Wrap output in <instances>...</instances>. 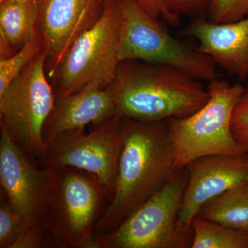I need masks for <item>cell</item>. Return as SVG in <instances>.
<instances>
[{
	"label": "cell",
	"mask_w": 248,
	"mask_h": 248,
	"mask_svg": "<svg viewBox=\"0 0 248 248\" xmlns=\"http://www.w3.org/2000/svg\"><path fill=\"white\" fill-rule=\"evenodd\" d=\"M174 170L167 121L144 122L123 118L122 147L110 202L95 232L112 231L148 200Z\"/></svg>",
	"instance_id": "cell-1"
},
{
	"label": "cell",
	"mask_w": 248,
	"mask_h": 248,
	"mask_svg": "<svg viewBox=\"0 0 248 248\" xmlns=\"http://www.w3.org/2000/svg\"><path fill=\"white\" fill-rule=\"evenodd\" d=\"M116 115L144 122L192 115L210 97L200 79L166 65L138 60L121 62L110 85Z\"/></svg>",
	"instance_id": "cell-2"
},
{
	"label": "cell",
	"mask_w": 248,
	"mask_h": 248,
	"mask_svg": "<svg viewBox=\"0 0 248 248\" xmlns=\"http://www.w3.org/2000/svg\"><path fill=\"white\" fill-rule=\"evenodd\" d=\"M108 196L92 174L73 168L53 169L41 221L45 248H98L95 226Z\"/></svg>",
	"instance_id": "cell-3"
},
{
	"label": "cell",
	"mask_w": 248,
	"mask_h": 248,
	"mask_svg": "<svg viewBox=\"0 0 248 248\" xmlns=\"http://www.w3.org/2000/svg\"><path fill=\"white\" fill-rule=\"evenodd\" d=\"M208 102L192 115L167 121L174 154V170L208 155L244 156L232 132L233 111L245 87L225 80L210 81Z\"/></svg>",
	"instance_id": "cell-4"
},
{
	"label": "cell",
	"mask_w": 248,
	"mask_h": 248,
	"mask_svg": "<svg viewBox=\"0 0 248 248\" xmlns=\"http://www.w3.org/2000/svg\"><path fill=\"white\" fill-rule=\"evenodd\" d=\"M184 169L175 170L159 190L117 228L95 232L98 248H185L192 232L178 227V216L187 184Z\"/></svg>",
	"instance_id": "cell-5"
},
{
	"label": "cell",
	"mask_w": 248,
	"mask_h": 248,
	"mask_svg": "<svg viewBox=\"0 0 248 248\" xmlns=\"http://www.w3.org/2000/svg\"><path fill=\"white\" fill-rule=\"evenodd\" d=\"M121 29L119 63L138 60L179 68L200 80L217 78L216 63L200 50L173 37L159 19L146 12L137 0H118Z\"/></svg>",
	"instance_id": "cell-6"
},
{
	"label": "cell",
	"mask_w": 248,
	"mask_h": 248,
	"mask_svg": "<svg viewBox=\"0 0 248 248\" xmlns=\"http://www.w3.org/2000/svg\"><path fill=\"white\" fill-rule=\"evenodd\" d=\"M121 29L118 0H106L102 13L74 41L57 68L56 97L78 92L90 83L110 86L117 66Z\"/></svg>",
	"instance_id": "cell-7"
},
{
	"label": "cell",
	"mask_w": 248,
	"mask_h": 248,
	"mask_svg": "<svg viewBox=\"0 0 248 248\" xmlns=\"http://www.w3.org/2000/svg\"><path fill=\"white\" fill-rule=\"evenodd\" d=\"M47 58L44 48L0 95V123L18 146L37 161L47 148L42 133L56 100L46 77Z\"/></svg>",
	"instance_id": "cell-8"
},
{
	"label": "cell",
	"mask_w": 248,
	"mask_h": 248,
	"mask_svg": "<svg viewBox=\"0 0 248 248\" xmlns=\"http://www.w3.org/2000/svg\"><path fill=\"white\" fill-rule=\"evenodd\" d=\"M122 120L115 115L97 124L89 133H75L47 146L38 163L51 169L73 168L92 174L111 197L122 147Z\"/></svg>",
	"instance_id": "cell-9"
},
{
	"label": "cell",
	"mask_w": 248,
	"mask_h": 248,
	"mask_svg": "<svg viewBox=\"0 0 248 248\" xmlns=\"http://www.w3.org/2000/svg\"><path fill=\"white\" fill-rule=\"evenodd\" d=\"M52 172L53 169L38 166L0 123L1 192L24 221V231L42 226Z\"/></svg>",
	"instance_id": "cell-10"
},
{
	"label": "cell",
	"mask_w": 248,
	"mask_h": 248,
	"mask_svg": "<svg viewBox=\"0 0 248 248\" xmlns=\"http://www.w3.org/2000/svg\"><path fill=\"white\" fill-rule=\"evenodd\" d=\"M187 180L178 216L179 229L192 232V222L210 201L248 182V156L208 155L187 166Z\"/></svg>",
	"instance_id": "cell-11"
},
{
	"label": "cell",
	"mask_w": 248,
	"mask_h": 248,
	"mask_svg": "<svg viewBox=\"0 0 248 248\" xmlns=\"http://www.w3.org/2000/svg\"><path fill=\"white\" fill-rule=\"evenodd\" d=\"M115 115L110 86L104 88L97 83H90L73 94L56 97L44 126V141L48 146L63 137L84 133L90 124L101 123Z\"/></svg>",
	"instance_id": "cell-12"
},
{
	"label": "cell",
	"mask_w": 248,
	"mask_h": 248,
	"mask_svg": "<svg viewBox=\"0 0 248 248\" xmlns=\"http://www.w3.org/2000/svg\"><path fill=\"white\" fill-rule=\"evenodd\" d=\"M91 0H37V30L55 74L74 41L91 25Z\"/></svg>",
	"instance_id": "cell-13"
},
{
	"label": "cell",
	"mask_w": 248,
	"mask_h": 248,
	"mask_svg": "<svg viewBox=\"0 0 248 248\" xmlns=\"http://www.w3.org/2000/svg\"><path fill=\"white\" fill-rule=\"evenodd\" d=\"M195 37L198 50L232 75L244 80L248 76V16L228 23H215L208 18L193 19L184 30Z\"/></svg>",
	"instance_id": "cell-14"
},
{
	"label": "cell",
	"mask_w": 248,
	"mask_h": 248,
	"mask_svg": "<svg viewBox=\"0 0 248 248\" xmlns=\"http://www.w3.org/2000/svg\"><path fill=\"white\" fill-rule=\"evenodd\" d=\"M37 0L0 3V56L8 58L37 33Z\"/></svg>",
	"instance_id": "cell-15"
},
{
	"label": "cell",
	"mask_w": 248,
	"mask_h": 248,
	"mask_svg": "<svg viewBox=\"0 0 248 248\" xmlns=\"http://www.w3.org/2000/svg\"><path fill=\"white\" fill-rule=\"evenodd\" d=\"M197 217L248 235V182L234 186L209 202Z\"/></svg>",
	"instance_id": "cell-16"
},
{
	"label": "cell",
	"mask_w": 248,
	"mask_h": 248,
	"mask_svg": "<svg viewBox=\"0 0 248 248\" xmlns=\"http://www.w3.org/2000/svg\"><path fill=\"white\" fill-rule=\"evenodd\" d=\"M192 248H248V235L197 217L192 225Z\"/></svg>",
	"instance_id": "cell-17"
},
{
	"label": "cell",
	"mask_w": 248,
	"mask_h": 248,
	"mask_svg": "<svg viewBox=\"0 0 248 248\" xmlns=\"http://www.w3.org/2000/svg\"><path fill=\"white\" fill-rule=\"evenodd\" d=\"M43 49V41L37 30L33 38L14 55L0 58V95Z\"/></svg>",
	"instance_id": "cell-18"
},
{
	"label": "cell",
	"mask_w": 248,
	"mask_h": 248,
	"mask_svg": "<svg viewBox=\"0 0 248 248\" xmlns=\"http://www.w3.org/2000/svg\"><path fill=\"white\" fill-rule=\"evenodd\" d=\"M24 221L16 215L4 195L0 202V248H12L24 231Z\"/></svg>",
	"instance_id": "cell-19"
},
{
	"label": "cell",
	"mask_w": 248,
	"mask_h": 248,
	"mask_svg": "<svg viewBox=\"0 0 248 248\" xmlns=\"http://www.w3.org/2000/svg\"><path fill=\"white\" fill-rule=\"evenodd\" d=\"M208 19L215 23L235 22L248 16V0H211Z\"/></svg>",
	"instance_id": "cell-20"
},
{
	"label": "cell",
	"mask_w": 248,
	"mask_h": 248,
	"mask_svg": "<svg viewBox=\"0 0 248 248\" xmlns=\"http://www.w3.org/2000/svg\"><path fill=\"white\" fill-rule=\"evenodd\" d=\"M231 128L240 150L248 156V86L233 111Z\"/></svg>",
	"instance_id": "cell-21"
},
{
	"label": "cell",
	"mask_w": 248,
	"mask_h": 248,
	"mask_svg": "<svg viewBox=\"0 0 248 248\" xmlns=\"http://www.w3.org/2000/svg\"><path fill=\"white\" fill-rule=\"evenodd\" d=\"M170 10L180 16H191L195 18L205 17L208 14L211 0H166Z\"/></svg>",
	"instance_id": "cell-22"
},
{
	"label": "cell",
	"mask_w": 248,
	"mask_h": 248,
	"mask_svg": "<svg viewBox=\"0 0 248 248\" xmlns=\"http://www.w3.org/2000/svg\"><path fill=\"white\" fill-rule=\"evenodd\" d=\"M95 3L96 0H91ZM138 4L148 14L156 19L163 18L166 22L172 26H177L179 23L180 16L174 14L170 10L166 0H137Z\"/></svg>",
	"instance_id": "cell-23"
},
{
	"label": "cell",
	"mask_w": 248,
	"mask_h": 248,
	"mask_svg": "<svg viewBox=\"0 0 248 248\" xmlns=\"http://www.w3.org/2000/svg\"><path fill=\"white\" fill-rule=\"evenodd\" d=\"M45 248V234L42 226L25 230L12 248Z\"/></svg>",
	"instance_id": "cell-24"
},
{
	"label": "cell",
	"mask_w": 248,
	"mask_h": 248,
	"mask_svg": "<svg viewBox=\"0 0 248 248\" xmlns=\"http://www.w3.org/2000/svg\"><path fill=\"white\" fill-rule=\"evenodd\" d=\"M32 1V0H0V3H12V2H28V1Z\"/></svg>",
	"instance_id": "cell-25"
}]
</instances>
